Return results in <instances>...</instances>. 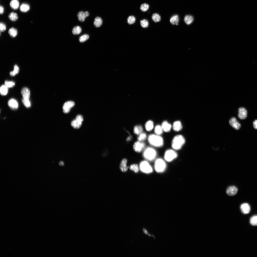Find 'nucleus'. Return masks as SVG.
I'll return each instance as SVG.
<instances>
[{"label":"nucleus","mask_w":257,"mask_h":257,"mask_svg":"<svg viewBox=\"0 0 257 257\" xmlns=\"http://www.w3.org/2000/svg\"><path fill=\"white\" fill-rule=\"evenodd\" d=\"M148 140L149 143L155 147H160L163 145V139L159 135L153 134H150L148 137Z\"/></svg>","instance_id":"1"},{"label":"nucleus","mask_w":257,"mask_h":257,"mask_svg":"<svg viewBox=\"0 0 257 257\" xmlns=\"http://www.w3.org/2000/svg\"><path fill=\"white\" fill-rule=\"evenodd\" d=\"M185 142V139L182 135H177L173 139L171 143L172 147L175 150H179L181 148Z\"/></svg>","instance_id":"2"},{"label":"nucleus","mask_w":257,"mask_h":257,"mask_svg":"<svg viewBox=\"0 0 257 257\" xmlns=\"http://www.w3.org/2000/svg\"><path fill=\"white\" fill-rule=\"evenodd\" d=\"M143 155L144 157L146 160L149 161H152L156 158L157 153L156 150L153 148L148 147L145 149Z\"/></svg>","instance_id":"3"},{"label":"nucleus","mask_w":257,"mask_h":257,"mask_svg":"<svg viewBox=\"0 0 257 257\" xmlns=\"http://www.w3.org/2000/svg\"><path fill=\"white\" fill-rule=\"evenodd\" d=\"M166 164L164 161L161 158L157 159L154 163V168L156 171L158 173L163 172L166 168Z\"/></svg>","instance_id":"4"},{"label":"nucleus","mask_w":257,"mask_h":257,"mask_svg":"<svg viewBox=\"0 0 257 257\" xmlns=\"http://www.w3.org/2000/svg\"><path fill=\"white\" fill-rule=\"evenodd\" d=\"M178 156L177 153L171 149L167 150L165 152L164 158L167 161L171 162L176 158Z\"/></svg>","instance_id":"5"},{"label":"nucleus","mask_w":257,"mask_h":257,"mask_svg":"<svg viewBox=\"0 0 257 257\" xmlns=\"http://www.w3.org/2000/svg\"><path fill=\"white\" fill-rule=\"evenodd\" d=\"M140 168L141 170L145 173H150L153 171V169L152 167L146 161H143L141 163L140 165Z\"/></svg>","instance_id":"6"},{"label":"nucleus","mask_w":257,"mask_h":257,"mask_svg":"<svg viewBox=\"0 0 257 257\" xmlns=\"http://www.w3.org/2000/svg\"><path fill=\"white\" fill-rule=\"evenodd\" d=\"M75 105L74 103L72 101H69L65 102L63 107V111L64 113L66 114L69 113L70 109Z\"/></svg>","instance_id":"7"},{"label":"nucleus","mask_w":257,"mask_h":257,"mask_svg":"<svg viewBox=\"0 0 257 257\" xmlns=\"http://www.w3.org/2000/svg\"><path fill=\"white\" fill-rule=\"evenodd\" d=\"M145 143L139 141L135 142L133 145V149L136 152H140L145 146Z\"/></svg>","instance_id":"8"},{"label":"nucleus","mask_w":257,"mask_h":257,"mask_svg":"<svg viewBox=\"0 0 257 257\" xmlns=\"http://www.w3.org/2000/svg\"><path fill=\"white\" fill-rule=\"evenodd\" d=\"M89 13L88 11L85 12L83 11H80L77 15L78 20L81 22L84 21L86 18L89 16Z\"/></svg>","instance_id":"9"},{"label":"nucleus","mask_w":257,"mask_h":257,"mask_svg":"<svg viewBox=\"0 0 257 257\" xmlns=\"http://www.w3.org/2000/svg\"><path fill=\"white\" fill-rule=\"evenodd\" d=\"M229 123L230 125L236 130L239 129L241 127L240 124L234 117H232L230 119Z\"/></svg>","instance_id":"10"},{"label":"nucleus","mask_w":257,"mask_h":257,"mask_svg":"<svg viewBox=\"0 0 257 257\" xmlns=\"http://www.w3.org/2000/svg\"><path fill=\"white\" fill-rule=\"evenodd\" d=\"M238 117L240 119H243L246 118L247 116V112L246 109L244 108H240L238 110Z\"/></svg>","instance_id":"11"},{"label":"nucleus","mask_w":257,"mask_h":257,"mask_svg":"<svg viewBox=\"0 0 257 257\" xmlns=\"http://www.w3.org/2000/svg\"><path fill=\"white\" fill-rule=\"evenodd\" d=\"M240 208L242 213L245 214L249 213L250 210V206L247 203H244L242 204Z\"/></svg>","instance_id":"12"},{"label":"nucleus","mask_w":257,"mask_h":257,"mask_svg":"<svg viewBox=\"0 0 257 257\" xmlns=\"http://www.w3.org/2000/svg\"><path fill=\"white\" fill-rule=\"evenodd\" d=\"M237 188L236 187L234 186H231L227 188L226 190V193L229 196H233L237 193Z\"/></svg>","instance_id":"13"},{"label":"nucleus","mask_w":257,"mask_h":257,"mask_svg":"<svg viewBox=\"0 0 257 257\" xmlns=\"http://www.w3.org/2000/svg\"><path fill=\"white\" fill-rule=\"evenodd\" d=\"M8 105L11 109L15 110L17 109L18 107L17 102L14 99H10L8 101Z\"/></svg>","instance_id":"14"},{"label":"nucleus","mask_w":257,"mask_h":257,"mask_svg":"<svg viewBox=\"0 0 257 257\" xmlns=\"http://www.w3.org/2000/svg\"><path fill=\"white\" fill-rule=\"evenodd\" d=\"M161 126L163 131L166 132H169L172 128L171 124L166 121H164L163 122Z\"/></svg>","instance_id":"15"},{"label":"nucleus","mask_w":257,"mask_h":257,"mask_svg":"<svg viewBox=\"0 0 257 257\" xmlns=\"http://www.w3.org/2000/svg\"><path fill=\"white\" fill-rule=\"evenodd\" d=\"M172 128L173 130L176 132L180 131L182 128V126L181 122L179 121H176L173 123Z\"/></svg>","instance_id":"16"},{"label":"nucleus","mask_w":257,"mask_h":257,"mask_svg":"<svg viewBox=\"0 0 257 257\" xmlns=\"http://www.w3.org/2000/svg\"><path fill=\"white\" fill-rule=\"evenodd\" d=\"M21 94L23 99H29L30 93V90L28 88L26 87L23 88L21 90Z\"/></svg>","instance_id":"17"},{"label":"nucleus","mask_w":257,"mask_h":257,"mask_svg":"<svg viewBox=\"0 0 257 257\" xmlns=\"http://www.w3.org/2000/svg\"><path fill=\"white\" fill-rule=\"evenodd\" d=\"M127 162V160L125 158L123 159L121 162L119 167L120 170L123 172H125L128 170Z\"/></svg>","instance_id":"18"},{"label":"nucleus","mask_w":257,"mask_h":257,"mask_svg":"<svg viewBox=\"0 0 257 257\" xmlns=\"http://www.w3.org/2000/svg\"><path fill=\"white\" fill-rule=\"evenodd\" d=\"M82 122L75 119L71 121V126L74 128L78 129L81 126Z\"/></svg>","instance_id":"19"},{"label":"nucleus","mask_w":257,"mask_h":257,"mask_svg":"<svg viewBox=\"0 0 257 257\" xmlns=\"http://www.w3.org/2000/svg\"><path fill=\"white\" fill-rule=\"evenodd\" d=\"M154 124L153 121L149 120L145 123V127L146 130L148 131H151L153 128Z\"/></svg>","instance_id":"20"},{"label":"nucleus","mask_w":257,"mask_h":257,"mask_svg":"<svg viewBox=\"0 0 257 257\" xmlns=\"http://www.w3.org/2000/svg\"><path fill=\"white\" fill-rule=\"evenodd\" d=\"M103 20L102 19L99 17H96L94 22V26L96 27H99L102 24Z\"/></svg>","instance_id":"21"},{"label":"nucleus","mask_w":257,"mask_h":257,"mask_svg":"<svg viewBox=\"0 0 257 257\" xmlns=\"http://www.w3.org/2000/svg\"><path fill=\"white\" fill-rule=\"evenodd\" d=\"M19 5V3L18 0H11L10 3V5L11 8L14 10L17 9Z\"/></svg>","instance_id":"22"},{"label":"nucleus","mask_w":257,"mask_h":257,"mask_svg":"<svg viewBox=\"0 0 257 257\" xmlns=\"http://www.w3.org/2000/svg\"><path fill=\"white\" fill-rule=\"evenodd\" d=\"M193 20V17L192 16L190 15H187L185 16L184 19V22L188 25H189L192 23Z\"/></svg>","instance_id":"23"},{"label":"nucleus","mask_w":257,"mask_h":257,"mask_svg":"<svg viewBox=\"0 0 257 257\" xmlns=\"http://www.w3.org/2000/svg\"><path fill=\"white\" fill-rule=\"evenodd\" d=\"M30 9V6L26 3L22 4L20 7V11L22 12H25L28 11Z\"/></svg>","instance_id":"24"},{"label":"nucleus","mask_w":257,"mask_h":257,"mask_svg":"<svg viewBox=\"0 0 257 257\" xmlns=\"http://www.w3.org/2000/svg\"><path fill=\"white\" fill-rule=\"evenodd\" d=\"M179 21V18L177 15H175L173 16L170 18V22L173 25H178Z\"/></svg>","instance_id":"25"},{"label":"nucleus","mask_w":257,"mask_h":257,"mask_svg":"<svg viewBox=\"0 0 257 257\" xmlns=\"http://www.w3.org/2000/svg\"><path fill=\"white\" fill-rule=\"evenodd\" d=\"M143 131L142 127L140 125H136L134 127L133 132L134 133L136 134H140L142 133Z\"/></svg>","instance_id":"26"},{"label":"nucleus","mask_w":257,"mask_h":257,"mask_svg":"<svg viewBox=\"0 0 257 257\" xmlns=\"http://www.w3.org/2000/svg\"><path fill=\"white\" fill-rule=\"evenodd\" d=\"M8 18L11 21H15L18 19V16L16 13L12 12L9 14L8 15Z\"/></svg>","instance_id":"27"},{"label":"nucleus","mask_w":257,"mask_h":257,"mask_svg":"<svg viewBox=\"0 0 257 257\" xmlns=\"http://www.w3.org/2000/svg\"><path fill=\"white\" fill-rule=\"evenodd\" d=\"M8 33L11 37H15L17 34V31L16 29L12 27L9 29Z\"/></svg>","instance_id":"28"},{"label":"nucleus","mask_w":257,"mask_h":257,"mask_svg":"<svg viewBox=\"0 0 257 257\" xmlns=\"http://www.w3.org/2000/svg\"><path fill=\"white\" fill-rule=\"evenodd\" d=\"M8 88L5 85H1L0 88V92L1 94L2 95H5L7 93Z\"/></svg>","instance_id":"29"},{"label":"nucleus","mask_w":257,"mask_h":257,"mask_svg":"<svg viewBox=\"0 0 257 257\" xmlns=\"http://www.w3.org/2000/svg\"><path fill=\"white\" fill-rule=\"evenodd\" d=\"M163 131L161 126L158 125H156L155 127L154 131L157 135H160L162 134Z\"/></svg>","instance_id":"30"},{"label":"nucleus","mask_w":257,"mask_h":257,"mask_svg":"<svg viewBox=\"0 0 257 257\" xmlns=\"http://www.w3.org/2000/svg\"><path fill=\"white\" fill-rule=\"evenodd\" d=\"M82 30L81 27L79 26L74 27L72 30V32L74 35H78L81 32Z\"/></svg>","instance_id":"31"},{"label":"nucleus","mask_w":257,"mask_h":257,"mask_svg":"<svg viewBox=\"0 0 257 257\" xmlns=\"http://www.w3.org/2000/svg\"><path fill=\"white\" fill-rule=\"evenodd\" d=\"M14 68V71L10 72V75L11 76H15L16 74H17L19 72V68L17 65H15Z\"/></svg>","instance_id":"32"},{"label":"nucleus","mask_w":257,"mask_h":257,"mask_svg":"<svg viewBox=\"0 0 257 257\" xmlns=\"http://www.w3.org/2000/svg\"><path fill=\"white\" fill-rule=\"evenodd\" d=\"M250 223L253 226L257 225V215H255L252 217L250 219Z\"/></svg>","instance_id":"33"},{"label":"nucleus","mask_w":257,"mask_h":257,"mask_svg":"<svg viewBox=\"0 0 257 257\" xmlns=\"http://www.w3.org/2000/svg\"><path fill=\"white\" fill-rule=\"evenodd\" d=\"M153 20L154 22H157L161 20V17L160 15L157 13H154L152 16Z\"/></svg>","instance_id":"34"},{"label":"nucleus","mask_w":257,"mask_h":257,"mask_svg":"<svg viewBox=\"0 0 257 257\" xmlns=\"http://www.w3.org/2000/svg\"><path fill=\"white\" fill-rule=\"evenodd\" d=\"M135 17L133 15L129 16L127 19V22L129 25H131L134 23L135 21Z\"/></svg>","instance_id":"35"},{"label":"nucleus","mask_w":257,"mask_h":257,"mask_svg":"<svg viewBox=\"0 0 257 257\" xmlns=\"http://www.w3.org/2000/svg\"><path fill=\"white\" fill-rule=\"evenodd\" d=\"M130 170L135 173H137L139 170V168L137 164H133L131 165L130 167Z\"/></svg>","instance_id":"36"},{"label":"nucleus","mask_w":257,"mask_h":257,"mask_svg":"<svg viewBox=\"0 0 257 257\" xmlns=\"http://www.w3.org/2000/svg\"><path fill=\"white\" fill-rule=\"evenodd\" d=\"M140 24L142 27L146 28L148 27L149 24L147 20L144 19L140 21Z\"/></svg>","instance_id":"37"},{"label":"nucleus","mask_w":257,"mask_h":257,"mask_svg":"<svg viewBox=\"0 0 257 257\" xmlns=\"http://www.w3.org/2000/svg\"><path fill=\"white\" fill-rule=\"evenodd\" d=\"M89 38V36L87 34H84L80 36L79 38V41L80 42H84Z\"/></svg>","instance_id":"38"},{"label":"nucleus","mask_w":257,"mask_h":257,"mask_svg":"<svg viewBox=\"0 0 257 257\" xmlns=\"http://www.w3.org/2000/svg\"><path fill=\"white\" fill-rule=\"evenodd\" d=\"M149 5L147 4L144 3L142 4L140 6V9L143 11L145 12L147 11L149 9Z\"/></svg>","instance_id":"39"},{"label":"nucleus","mask_w":257,"mask_h":257,"mask_svg":"<svg viewBox=\"0 0 257 257\" xmlns=\"http://www.w3.org/2000/svg\"><path fill=\"white\" fill-rule=\"evenodd\" d=\"M22 101L25 106L27 108H28L30 107V103L29 99L23 98L22 99Z\"/></svg>","instance_id":"40"},{"label":"nucleus","mask_w":257,"mask_h":257,"mask_svg":"<svg viewBox=\"0 0 257 257\" xmlns=\"http://www.w3.org/2000/svg\"><path fill=\"white\" fill-rule=\"evenodd\" d=\"M15 85V83L13 81H5V85L8 88L13 87Z\"/></svg>","instance_id":"41"},{"label":"nucleus","mask_w":257,"mask_h":257,"mask_svg":"<svg viewBox=\"0 0 257 257\" xmlns=\"http://www.w3.org/2000/svg\"><path fill=\"white\" fill-rule=\"evenodd\" d=\"M146 137V134L145 133H142L139 134L138 138V139L139 141H142L145 140Z\"/></svg>","instance_id":"42"},{"label":"nucleus","mask_w":257,"mask_h":257,"mask_svg":"<svg viewBox=\"0 0 257 257\" xmlns=\"http://www.w3.org/2000/svg\"><path fill=\"white\" fill-rule=\"evenodd\" d=\"M6 29V27L5 25L2 22H0V31L3 32L5 31Z\"/></svg>","instance_id":"43"},{"label":"nucleus","mask_w":257,"mask_h":257,"mask_svg":"<svg viewBox=\"0 0 257 257\" xmlns=\"http://www.w3.org/2000/svg\"><path fill=\"white\" fill-rule=\"evenodd\" d=\"M76 119L81 122L83 120V117L81 115H78L76 116Z\"/></svg>","instance_id":"44"},{"label":"nucleus","mask_w":257,"mask_h":257,"mask_svg":"<svg viewBox=\"0 0 257 257\" xmlns=\"http://www.w3.org/2000/svg\"><path fill=\"white\" fill-rule=\"evenodd\" d=\"M143 232L145 234H146V235H148L149 236H150V237H151V236L153 237L154 238H155L154 237V236L153 235H151L150 234H149V233H148V232L147 231V230L146 229H145V228H143Z\"/></svg>","instance_id":"45"},{"label":"nucleus","mask_w":257,"mask_h":257,"mask_svg":"<svg viewBox=\"0 0 257 257\" xmlns=\"http://www.w3.org/2000/svg\"><path fill=\"white\" fill-rule=\"evenodd\" d=\"M253 125L254 128L257 129V120H255L253 122Z\"/></svg>","instance_id":"46"},{"label":"nucleus","mask_w":257,"mask_h":257,"mask_svg":"<svg viewBox=\"0 0 257 257\" xmlns=\"http://www.w3.org/2000/svg\"><path fill=\"white\" fill-rule=\"evenodd\" d=\"M4 11V8L2 6L0 5V14H3Z\"/></svg>","instance_id":"47"},{"label":"nucleus","mask_w":257,"mask_h":257,"mask_svg":"<svg viewBox=\"0 0 257 257\" xmlns=\"http://www.w3.org/2000/svg\"><path fill=\"white\" fill-rule=\"evenodd\" d=\"M64 164V163L63 161H61L59 163V165L60 166H63Z\"/></svg>","instance_id":"48"}]
</instances>
